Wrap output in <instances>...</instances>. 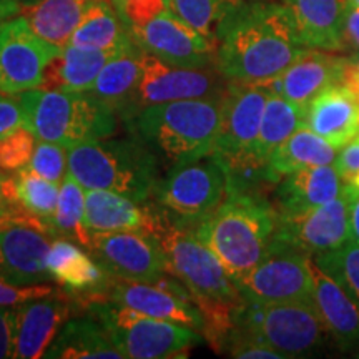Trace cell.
Listing matches in <instances>:
<instances>
[{
    "label": "cell",
    "mask_w": 359,
    "mask_h": 359,
    "mask_svg": "<svg viewBox=\"0 0 359 359\" xmlns=\"http://www.w3.org/2000/svg\"><path fill=\"white\" fill-rule=\"evenodd\" d=\"M75 311H80L79 304L74 294L65 290H55L13 306V358H43Z\"/></svg>",
    "instance_id": "e0dca14e"
},
{
    "label": "cell",
    "mask_w": 359,
    "mask_h": 359,
    "mask_svg": "<svg viewBox=\"0 0 359 359\" xmlns=\"http://www.w3.org/2000/svg\"><path fill=\"white\" fill-rule=\"evenodd\" d=\"M304 125L341 150L359 137V103L344 85L334 83L306 107Z\"/></svg>",
    "instance_id": "d4e9b609"
},
{
    "label": "cell",
    "mask_w": 359,
    "mask_h": 359,
    "mask_svg": "<svg viewBox=\"0 0 359 359\" xmlns=\"http://www.w3.org/2000/svg\"><path fill=\"white\" fill-rule=\"evenodd\" d=\"M346 188L349 193V228H351V240L359 243V191H354L349 187Z\"/></svg>",
    "instance_id": "f6af8a7d"
},
{
    "label": "cell",
    "mask_w": 359,
    "mask_h": 359,
    "mask_svg": "<svg viewBox=\"0 0 359 359\" xmlns=\"http://www.w3.org/2000/svg\"><path fill=\"white\" fill-rule=\"evenodd\" d=\"M235 330L262 341L285 359L316 356L327 334L313 299L288 303H248L236 311Z\"/></svg>",
    "instance_id": "ba28073f"
},
{
    "label": "cell",
    "mask_w": 359,
    "mask_h": 359,
    "mask_svg": "<svg viewBox=\"0 0 359 359\" xmlns=\"http://www.w3.org/2000/svg\"><path fill=\"white\" fill-rule=\"evenodd\" d=\"M349 2H351V4H354V6H358V7H359V0H349Z\"/></svg>",
    "instance_id": "681fc988"
},
{
    "label": "cell",
    "mask_w": 359,
    "mask_h": 359,
    "mask_svg": "<svg viewBox=\"0 0 359 359\" xmlns=\"http://www.w3.org/2000/svg\"><path fill=\"white\" fill-rule=\"evenodd\" d=\"M358 138H359V137H358Z\"/></svg>",
    "instance_id": "f907efd6"
},
{
    "label": "cell",
    "mask_w": 359,
    "mask_h": 359,
    "mask_svg": "<svg viewBox=\"0 0 359 359\" xmlns=\"http://www.w3.org/2000/svg\"><path fill=\"white\" fill-rule=\"evenodd\" d=\"M48 235L65 238L85 250L90 246L92 233L85 224V188L70 172L60 183L55 213L48 222Z\"/></svg>",
    "instance_id": "1f68e13d"
},
{
    "label": "cell",
    "mask_w": 359,
    "mask_h": 359,
    "mask_svg": "<svg viewBox=\"0 0 359 359\" xmlns=\"http://www.w3.org/2000/svg\"><path fill=\"white\" fill-rule=\"evenodd\" d=\"M47 269L52 280L75 296L77 302L102 296L114 276L87 250L65 238H55L47 253Z\"/></svg>",
    "instance_id": "ffe728a7"
},
{
    "label": "cell",
    "mask_w": 359,
    "mask_h": 359,
    "mask_svg": "<svg viewBox=\"0 0 359 359\" xmlns=\"http://www.w3.org/2000/svg\"><path fill=\"white\" fill-rule=\"evenodd\" d=\"M132 43L127 25L111 0H97L69 42L75 47L97 50H120Z\"/></svg>",
    "instance_id": "4dcf8cb0"
},
{
    "label": "cell",
    "mask_w": 359,
    "mask_h": 359,
    "mask_svg": "<svg viewBox=\"0 0 359 359\" xmlns=\"http://www.w3.org/2000/svg\"><path fill=\"white\" fill-rule=\"evenodd\" d=\"M334 165L343 183L348 182L354 173L359 172V138L341 148L338 156H336Z\"/></svg>",
    "instance_id": "b9f144b4"
},
{
    "label": "cell",
    "mask_w": 359,
    "mask_h": 359,
    "mask_svg": "<svg viewBox=\"0 0 359 359\" xmlns=\"http://www.w3.org/2000/svg\"><path fill=\"white\" fill-rule=\"evenodd\" d=\"M27 168H30L34 173L40 175L48 182L60 185L62 180L69 172V148L57 145V143L37 140L34 155Z\"/></svg>",
    "instance_id": "8d00e7d4"
},
{
    "label": "cell",
    "mask_w": 359,
    "mask_h": 359,
    "mask_svg": "<svg viewBox=\"0 0 359 359\" xmlns=\"http://www.w3.org/2000/svg\"><path fill=\"white\" fill-rule=\"evenodd\" d=\"M25 2H29V0H0V20L19 15Z\"/></svg>",
    "instance_id": "bcb514c9"
},
{
    "label": "cell",
    "mask_w": 359,
    "mask_h": 359,
    "mask_svg": "<svg viewBox=\"0 0 359 359\" xmlns=\"http://www.w3.org/2000/svg\"><path fill=\"white\" fill-rule=\"evenodd\" d=\"M226 175L213 155L191 163L173 165L160 178L155 198L173 219L195 228L213 215L226 198Z\"/></svg>",
    "instance_id": "9c48e42d"
},
{
    "label": "cell",
    "mask_w": 359,
    "mask_h": 359,
    "mask_svg": "<svg viewBox=\"0 0 359 359\" xmlns=\"http://www.w3.org/2000/svg\"><path fill=\"white\" fill-rule=\"evenodd\" d=\"M69 172L85 190L114 191L138 203H147L160 182L158 156L137 137L69 148Z\"/></svg>",
    "instance_id": "5b68a950"
},
{
    "label": "cell",
    "mask_w": 359,
    "mask_h": 359,
    "mask_svg": "<svg viewBox=\"0 0 359 359\" xmlns=\"http://www.w3.org/2000/svg\"><path fill=\"white\" fill-rule=\"evenodd\" d=\"M47 359H123L98 320L79 313L62 326L48 346Z\"/></svg>",
    "instance_id": "4316f807"
},
{
    "label": "cell",
    "mask_w": 359,
    "mask_h": 359,
    "mask_svg": "<svg viewBox=\"0 0 359 359\" xmlns=\"http://www.w3.org/2000/svg\"><path fill=\"white\" fill-rule=\"evenodd\" d=\"M293 17L304 47L327 52L346 50L344 13L348 0H281Z\"/></svg>",
    "instance_id": "cb8c5ba5"
},
{
    "label": "cell",
    "mask_w": 359,
    "mask_h": 359,
    "mask_svg": "<svg viewBox=\"0 0 359 359\" xmlns=\"http://www.w3.org/2000/svg\"><path fill=\"white\" fill-rule=\"evenodd\" d=\"M95 2L97 0H29L20 8L19 15L24 17L39 37L64 48Z\"/></svg>",
    "instance_id": "83f0119b"
},
{
    "label": "cell",
    "mask_w": 359,
    "mask_h": 359,
    "mask_svg": "<svg viewBox=\"0 0 359 359\" xmlns=\"http://www.w3.org/2000/svg\"><path fill=\"white\" fill-rule=\"evenodd\" d=\"M245 302H308L313 296L311 255L273 238L257 266L236 281Z\"/></svg>",
    "instance_id": "8fae6325"
},
{
    "label": "cell",
    "mask_w": 359,
    "mask_h": 359,
    "mask_svg": "<svg viewBox=\"0 0 359 359\" xmlns=\"http://www.w3.org/2000/svg\"><path fill=\"white\" fill-rule=\"evenodd\" d=\"M111 2H114V6L116 7V11H118V8H120V7H122V6H123V4H125V2H127V0H111Z\"/></svg>",
    "instance_id": "c3c4849f"
},
{
    "label": "cell",
    "mask_w": 359,
    "mask_h": 359,
    "mask_svg": "<svg viewBox=\"0 0 359 359\" xmlns=\"http://www.w3.org/2000/svg\"><path fill=\"white\" fill-rule=\"evenodd\" d=\"M343 65L344 57L336 52L306 48L288 69L263 83L271 93L306 110L323 90L339 83Z\"/></svg>",
    "instance_id": "ac0fdd59"
},
{
    "label": "cell",
    "mask_w": 359,
    "mask_h": 359,
    "mask_svg": "<svg viewBox=\"0 0 359 359\" xmlns=\"http://www.w3.org/2000/svg\"><path fill=\"white\" fill-rule=\"evenodd\" d=\"M13 358V306H0V359Z\"/></svg>",
    "instance_id": "7bdbcfd3"
},
{
    "label": "cell",
    "mask_w": 359,
    "mask_h": 359,
    "mask_svg": "<svg viewBox=\"0 0 359 359\" xmlns=\"http://www.w3.org/2000/svg\"><path fill=\"white\" fill-rule=\"evenodd\" d=\"M97 298L109 299V302L122 304L132 311L177 323V325L203 333V316H201L198 306L193 303L191 293L172 275H165L156 283L114 278L110 288Z\"/></svg>",
    "instance_id": "5bb4252c"
},
{
    "label": "cell",
    "mask_w": 359,
    "mask_h": 359,
    "mask_svg": "<svg viewBox=\"0 0 359 359\" xmlns=\"http://www.w3.org/2000/svg\"><path fill=\"white\" fill-rule=\"evenodd\" d=\"M344 183L336 165L303 168L285 175L273 190L278 215H296L330 203L343 193Z\"/></svg>",
    "instance_id": "7402d4cb"
},
{
    "label": "cell",
    "mask_w": 359,
    "mask_h": 359,
    "mask_svg": "<svg viewBox=\"0 0 359 359\" xmlns=\"http://www.w3.org/2000/svg\"><path fill=\"white\" fill-rule=\"evenodd\" d=\"M339 150L303 125L269 155L268 168L278 180L303 168L333 165Z\"/></svg>",
    "instance_id": "f546056e"
},
{
    "label": "cell",
    "mask_w": 359,
    "mask_h": 359,
    "mask_svg": "<svg viewBox=\"0 0 359 359\" xmlns=\"http://www.w3.org/2000/svg\"><path fill=\"white\" fill-rule=\"evenodd\" d=\"M243 0H168V6L191 29L217 43L219 27Z\"/></svg>",
    "instance_id": "836d02e7"
},
{
    "label": "cell",
    "mask_w": 359,
    "mask_h": 359,
    "mask_svg": "<svg viewBox=\"0 0 359 359\" xmlns=\"http://www.w3.org/2000/svg\"><path fill=\"white\" fill-rule=\"evenodd\" d=\"M37 138L29 128L22 127L0 140V170L17 172L29 165L32 158Z\"/></svg>",
    "instance_id": "74e56055"
},
{
    "label": "cell",
    "mask_w": 359,
    "mask_h": 359,
    "mask_svg": "<svg viewBox=\"0 0 359 359\" xmlns=\"http://www.w3.org/2000/svg\"><path fill=\"white\" fill-rule=\"evenodd\" d=\"M281 0H243L217 34V67L228 82L263 83L306 50Z\"/></svg>",
    "instance_id": "6da1fadb"
},
{
    "label": "cell",
    "mask_w": 359,
    "mask_h": 359,
    "mask_svg": "<svg viewBox=\"0 0 359 359\" xmlns=\"http://www.w3.org/2000/svg\"><path fill=\"white\" fill-rule=\"evenodd\" d=\"M7 173L8 172H4V170H0V206H7L11 205L6 198V178H7Z\"/></svg>",
    "instance_id": "7dc6e473"
},
{
    "label": "cell",
    "mask_w": 359,
    "mask_h": 359,
    "mask_svg": "<svg viewBox=\"0 0 359 359\" xmlns=\"http://www.w3.org/2000/svg\"><path fill=\"white\" fill-rule=\"evenodd\" d=\"M223 97L150 105L123 122L133 137L145 142L172 165L191 163L213 155L222 123Z\"/></svg>",
    "instance_id": "277c9868"
},
{
    "label": "cell",
    "mask_w": 359,
    "mask_h": 359,
    "mask_svg": "<svg viewBox=\"0 0 359 359\" xmlns=\"http://www.w3.org/2000/svg\"><path fill=\"white\" fill-rule=\"evenodd\" d=\"M160 222V205H143L107 190H85V224L90 233L143 231L154 235Z\"/></svg>",
    "instance_id": "44dd1931"
},
{
    "label": "cell",
    "mask_w": 359,
    "mask_h": 359,
    "mask_svg": "<svg viewBox=\"0 0 359 359\" xmlns=\"http://www.w3.org/2000/svg\"><path fill=\"white\" fill-rule=\"evenodd\" d=\"M165 255L168 275L191 293L203 316V336L210 343L226 339L235 327L243 296L226 269L190 226H185L160 206V222L154 233Z\"/></svg>",
    "instance_id": "7a4b0ae2"
},
{
    "label": "cell",
    "mask_w": 359,
    "mask_h": 359,
    "mask_svg": "<svg viewBox=\"0 0 359 359\" xmlns=\"http://www.w3.org/2000/svg\"><path fill=\"white\" fill-rule=\"evenodd\" d=\"M276 222L278 212L266 195L228 193L217 212L191 230L236 285L266 255Z\"/></svg>",
    "instance_id": "3957f363"
},
{
    "label": "cell",
    "mask_w": 359,
    "mask_h": 359,
    "mask_svg": "<svg viewBox=\"0 0 359 359\" xmlns=\"http://www.w3.org/2000/svg\"><path fill=\"white\" fill-rule=\"evenodd\" d=\"M273 238L304 253L320 255L336 250L351 240L348 188L330 203L296 215H278Z\"/></svg>",
    "instance_id": "2e32d148"
},
{
    "label": "cell",
    "mask_w": 359,
    "mask_h": 359,
    "mask_svg": "<svg viewBox=\"0 0 359 359\" xmlns=\"http://www.w3.org/2000/svg\"><path fill=\"white\" fill-rule=\"evenodd\" d=\"M87 251L111 276L120 280L156 283L168 275L158 240L148 233H92Z\"/></svg>",
    "instance_id": "9a60e30c"
},
{
    "label": "cell",
    "mask_w": 359,
    "mask_h": 359,
    "mask_svg": "<svg viewBox=\"0 0 359 359\" xmlns=\"http://www.w3.org/2000/svg\"><path fill=\"white\" fill-rule=\"evenodd\" d=\"M57 288L50 286V283H42V285H30V286H19L8 283L0 278V306L12 308L17 304L29 302V299L40 298V296L50 294Z\"/></svg>",
    "instance_id": "f35d334b"
},
{
    "label": "cell",
    "mask_w": 359,
    "mask_h": 359,
    "mask_svg": "<svg viewBox=\"0 0 359 359\" xmlns=\"http://www.w3.org/2000/svg\"><path fill=\"white\" fill-rule=\"evenodd\" d=\"M13 180H15L19 205L30 215L47 223L48 228V222L57 208L60 185L48 182L27 167L13 172Z\"/></svg>",
    "instance_id": "e575fe53"
},
{
    "label": "cell",
    "mask_w": 359,
    "mask_h": 359,
    "mask_svg": "<svg viewBox=\"0 0 359 359\" xmlns=\"http://www.w3.org/2000/svg\"><path fill=\"white\" fill-rule=\"evenodd\" d=\"M15 95L24 110V127L37 140L72 148L109 138L118 125V115L88 92L34 88Z\"/></svg>",
    "instance_id": "8992f818"
},
{
    "label": "cell",
    "mask_w": 359,
    "mask_h": 359,
    "mask_svg": "<svg viewBox=\"0 0 359 359\" xmlns=\"http://www.w3.org/2000/svg\"><path fill=\"white\" fill-rule=\"evenodd\" d=\"M130 37L142 50L177 67L217 65V43L185 24L165 7L140 24L128 27Z\"/></svg>",
    "instance_id": "7c38bea8"
},
{
    "label": "cell",
    "mask_w": 359,
    "mask_h": 359,
    "mask_svg": "<svg viewBox=\"0 0 359 359\" xmlns=\"http://www.w3.org/2000/svg\"><path fill=\"white\" fill-rule=\"evenodd\" d=\"M25 125L24 110L17 95L0 92V140Z\"/></svg>",
    "instance_id": "ab89813d"
},
{
    "label": "cell",
    "mask_w": 359,
    "mask_h": 359,
    "mask_svg": "<svg viewBox=\"0 0 359 359\" xmlns=\"http://www.w3.org/2000/svg\"><path fill=\"white\" fill-rule=\"evenodd\" d=\"M60 50L39 37L22 15L0 20V92L15 95L40 88L45 69Z\"/></svg>",
    "instance_id": "4fadbf2b"
},
{
    "label": "cell",
    "mask_w": 359,
    "mask_h": 359,
    "mask_svg": "<svg viewBox=\"0 0 359 359\" xmlns=\"http://www.w3.org/2000/svg\"><path fill=\"white\" fill-rule=\"evenodd\" d=\"M142 53L137 43L118 52L103 67L88 93L122 116L142 75Z\"/></svg>",
    "instance_id": "f1b7e54d"
},
{
    "label": "cell",
    "mask_w": 359,
    "mask_h": 359,
    "mask_svg": "<svg viewBox=\"0 0 359 359\" xmlns=\"http://www.w3.org/2000/svg\"><path fill=\"white\" fill-rule=\"evenodd\" d=\"M13 224H30V226L39 228V230H42L48 235L47 223L42 222V219L37 217H34V215H30L27 210L22 208L20 205L0 206V233L7 230V228L13 226Z\"/></svg>",
    "instance_id": "60d3db41"
},
{
    "label": "cell",
    "mask_w": 359,
    "mask_h": 359,
    "mask_svg": "<svg viewBox=\"0 0 359 359\" xmlns=\"http://www.w3.org/2000/svg\"><path fill=\"white\" fill-rule=\"evenodd\" d=\"M50 236L30 224H13L0 233V278L19 286L50 283L47 253Z\"/></svg>",
    "instance_id": "d6986e66"
},
{
    "label": "cell",
    "mask_w": 359,
    "mask_h": 359,
    "mask_svg": "<svg viewBox=\"0 0 359 359\" xmlns=\"http://www.w3.org/2000/svg\"><path fill=\"white\" fill-rule=\"evenodd\" d=\"M304 115H306V110L302 109V107L269 92L257 140L258 158L268 163L269 155L283 142L288 140L296 130L303 127Z\"/></svg>",
    "instance_id": "d6a6232c"
},
{
    "label": "cell",
    "mask_w": 359,
    "mask_h": 359,
    "mask_svg": "<svg viewBox=\"0 0 359 359\" xmlns=\"http://www.w3.org/2000/svg\"><path fill=\"white\" fill-rule=\"evenodd\" d=\"M77 304L80 313L98 320L123 359L182 358L201 343V333L191 327L132 311L109 299Z\"/></svg>",
    "instance_id": "52a82bcc"
},
{
    "label": "cell",
    "mask_w": 359,
    "mask_h": 359,
    "mask_svg": "<svg viewBox=\"0 0 359 359\" xmlns=\"http://www.w3.org/2000/svg\"><path fill=\"white\" fill-rule=\"evenodd\" d=\"M122 50L123 48L97 50V48L67 45L47 65L40 88L60 90V92H88L103 67Z\"/></svg>",
    "instance_id": "484cf974"
},
{
    "label": "cell",
    "mask_w": 359,
    "mask_h": 359,
    "mask_svg": "<svg viewBox=\"0 0 359 359\" xmlns=\"http://www.w3.org/2000/svg\"><path fill=\"white\" fill-rule=\"evenodd\" d=\"M228 83L217 65L177 67L143 50L140 80L122 120L150 105L191 98H219L226 93Z\"/></svg>",
    "instance_id": "30bf717a"
},
{
    "label": "cell",
    "mask_w": 359,
    "mask_h": 359,
    "mask_svg": "<svg viewBox=\"0 0 359 359\" xmlns=\"http://www.w3.org/2000/svg\"><path fill=\"white\" fill-rule=\"evenodd\" d=\"M344 42L346 48L359 52V7L348 0L344 13Z\"/></svg>",
    "instance_id": "ee69618b"
},
{
    "label": "cell",
    "mask_w": 359,
    "mask_h": 359,
    "mask_svg": "<svg viewBox=\"0 0 359 359\" xmlns=\"http://www.w3.org/2000/svg\"><path fill=\"white\" fill-rule=\"evenodd\" d=\"M313 304L330 338L341 351L359 348V306L349 294L313 262Z\"/></svg>",
    "instance_id": "603a6c76"
},
{
    "label": "cell",
    "mask_w": 359,
    "mask_h": 359,
    "mask_svg": "<svg viewBox=\"0 0 359 359\" xmlns=\"http://www.w3.org/2000/svg\"><path fill=\"white\" fill-rule=\"evenodd\" d=\"M313 262L331 276L359 306V243L349 240L339 248L314 255Z\"/></svg>",
    "instance_id": "d590c367"
}]
</instances>
